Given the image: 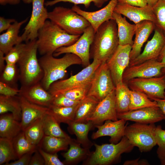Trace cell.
Masks as SVG:
<instances>
[{
	"label": "cell",
	"instance_id": "60",
	"mask_svg": "<svg viewBox=\"0 0 165 165\" xmlns=\"http://www.w3.org/2000/svg\"><path fill=\"white\" fill-rule=\"evenodd\" d=\"M160 160L161 165H165V157Z\"/></svg>",
	"mask_w": 165,
	"mask_h": 165
},
{
	"label": "cell",
	"instance_id": "18",
	"mask_svg": "<svg viewBox=\"0 0 165 165\" xmlns=\"http://www.w3.org/2000/svg\"><path fill=\"white\" fill-rule=\"evenodd\" d=\"M118 0H110L103 8L96 11L89 12L83 10L77 5H74L72 9L86 18L94 28L95 32L103 23L113 19L112 14Z\"/></svg>",
	"mask_w": 165,
	"mask_h": 165
},
{
	"label": "cell",
	"instance_id": "53",
	"mask_svg": "<svg viewBox=\"0 0 165 165\" xmlns=\"http://www.w3.org/2000/svg\"><path fill=\"white\" fill-rule=\"evenodd\" d=\"M146 161H139V159L125 161L123 165H146Z\"/></svg>",
	"mask_w": 165,
	"mask_h": 165
},
{
	"label": "cell",
	"instance_id": "16",
	"mask_svg": "<svg viewBox=\"0 0 165 165\" xmlns=\"http://www.w3.org/2000/svg\"><path fill=\"white\" fill-rule=\"evenodd\" d=\"M152 38L148 41L143 52L134 59L130 61L129 66L142 63L146 61L158 59L165 44L164 32L156 27Z\"/></svg>",
	"mask_w": 165,
	"mask_h": 165
},
{
	"label": "cell",
	"instance_id": "49",
	"mask_svg": "<svg viewBox=\"0 0 165 165\" xmlns=\"http://www.w3.org/2000/svg\"><path fill=\"white\" fill-rule=\"evenodd\" d=\"M45 161L37 149L32 156L29 165H44Z\"/></svg>",
	"mask_w": 165,
	"mask_h": 165
},
{
	"label": "cell",
	"instance_id": "29",
	"mask_svg": "<svg viewBox=\"0 0 165 165\" xmlns=\"http://www.w3.org/2000/svg\"><path fill=\"white\" fill-rule=\"evenodd\" d=\"M72 139L70 137L62 138L44 135L38 147L48 153H57L67 150Z\"/></svg>",
	"mask_w": 165,
	"mask_h": 165
},
{
	"label": "cell",
	"instance_id": "38",
	"mask_svg": "<svg viewBox=\"0 0 165 165\" xmlns=\"http://www.w3.org/2000/svg\"><path fill=\"white\" fill-rule=\"evenodd\" d=\"M18 157L15 153L12 141L0 138V165L7 164Z\"/></svg>",
	"mask_w": 165,
	"mask_h": 165
},
{
	"label": "cell",
	"instance_id": "46",
	"mask_svg": "<svg viewBox=\"0 0 165 165\" xmlns=\"http://www.w3.org/2000/svg\"><path fill=\"white\" fill-rule=\"evenodd\" d=\"M38 150L44 159L45 165H65L59 160L57 153H48L39 147H38Z\"/></svg>",
	"mask_w": 165,
	"mask_h": 165
},
{
	"label": "cell",
	"instance_id": "55",
	"mask_svg": "<svg viewBox=\"0 0 165 165\" xmlns=\"http://www.w3.org/2000/svg\"><path fill=\"white\" fill-rule=\"evenodd\" d=\"M5 54L0 51V72L1 73L4 69L6 65H5Z\"/></svg>",
	"mask_w": 165,
	"mask_h": 165
},
{
	"label": "cell",
	"instance_id": "12",
	"mask_svg": "<svg viewBox=\"0 0 165 165\" xmlns=\"http://www.w3.org/2000/svg\"><path fill=\"white\" fill-rule=\"evenodd\" d=\"M131 90L142 92L152 100L165 98L164 75L148 78H137L127 82Z\"/></svg>",
	"mask_w": 165,
	"mask_h": 165
},
{
	"label": "cell",
	"instance_id": "23",
	"mask_svg": "<svg viewBox=\"0 0 165 165\" xmlns=\"http://www.w3.org/2000/svg\"><path fill=\"white\" fill-rule=\"evenodd\" d=\"M19 97L22 112L20 123L22 130L24 131L29 126L46 114L48 108L32 103L23 97Z\"/></svg>",
	"mask_w": 165,
	"mask_h": 165
},
{
	"label": "cell",
	"instance_id": "26",
	"mask_svg": "<svg viewBox=\"0 0 165 165\" xmlns=\"http://www.w3.org/2000/svg\"><path fill=\"white\" fill-rule=\"evenodd\" d=\"M22 131L20 122L12 114L5 113L0 116V136L11 141Z\"/></svg>",
	"mask_w": 165,
	"mask_h": 165
},
{
	"label": "cell",
	"instance_id": "27",
	"mask_svg": "<svg viewBox=\"0 0 165 165\" xmlns=\"http://www.w3.org/2000/svg\"><path fill=\"white\" fill-rule=\"evenodd\" d=\"M94 127V125L90 121L86 123L73 122L68 125V129L70 133L75 135L77 141L82 146L90 149L94 143L89 139L88 134Z\"/></svg>",
	"mask_w": 165,
	"mask_h": 165
},
{
	"label": "cell",
	"instance_id": "2",
	"mask_svg": "<svg viewBox=\"0 0 165 165\" xmlns=\"http://www.w3.org/2000/svg\"><path fill=\"white\" fill-rule=\"evenodd\" d=\"M80 36L70 34L52 21L46 20L38 32V51L42 56L53 55L58 49L73 44Z\"/></svg>",
	"mask_w": 165,
	"mask_h": 165
},
{
	"label": "cell",
	"instance_id": "56",
	"mask_svg": "<svg viewBox=\"0 0 165 165\" xmlns=\"http://www.w3.org/2000/svg\"><path fill=\"white\" fill-rule=\"evenodd\" d=\"M159 0H146L147 5L152 8Z\"/></svg>",
	"mask_w": 165,
	"mask_h": 165
},
{
	"label": "cell",
	"instance_id": "44",
	"mask_svg": "<svg viewBox=\"0 0 165 165\" xmlns=\"http://www.w3.org/2000/svg\"><path fill=\"white\" fill-rule=\"evenodd\" d=\"M155 133L158 146L157 153L160 160L165 157V130L162 129L161 126L158 125L156 127Z\"/></svg>",
	"mask_w": 165,
	"mask_h": 165
},
{
	"label": "cell",
	"instance_id": "50",
	"mask_svg": "<svg viewBox=\"0 0 165 165\" xmlns=\"http://www.w3.org/2000/svg\"><path fill=\"white\" fill-rule=\"evenodd\" d=\"M16 21L14 19L5 18L3 17H0V33L7 30L12 24Z\"/></svg>",
	"mask_w": 165,
	"mask_h": 165
},
{
	"label": "cell",
	"instance_id": "52",
	"mask_svg": "<svg viewBox=\"0 0 165 165\" xmlns=\"http://www.w3.org/2000/svg\"><path fill=\"white\" fill-rule=\"evenodd\" d=\"M152 100L156 101L158 107L165 116V98L163 99L154 98Z\"/></svg>",
	"mask_w": 165,
	"mask_h": 165
},
{
	"label": "cell",
	"instance_id": "31",
	"mask_svg": "<svg viewBox=\"0 0 165 165\" xmlns=\"http://www.w3.org/2000/svg\"><path fill=\"white\" fill-rule=\"evenodd\" d=\"M10 112L14 118L20 121L21 118V108L20 97L6 96L0 95V114Z\"/></svg>",
	"mask_w": 165,
	"mask_h": 165
},
{
	"label": "cell",
	"instance_id": "48",
	"mask_svg": "<svg viewBox=\"0 0 165 165\" xmlns=\"http://www.w3.org/2000/svg\"><path fill=\"white\" fill-rule=\"evenodd\" d=\"M35 152H31L25 154L18 160L10 163L6 164V165H29L33 154Z\"/></svg>",
	"mask_w": 165,
	"mask_h": 165
},
{
	"label": "cell",
	"instance_id": "51",
	"mask_svg": "<svg viewBox=\"0 0 165 165\" xmlns=\"http://www.w3.org/2000/svg\"><path fill=\"white\" fill-rule=\"evenodd\" d=\"M118 3L140 7L148 5L146 0H118Z\"/></svg>",
	"mask_w": 165,
	"mask_h": 165
},
{
	"label": "cell",
	"instance_id": "39",
	"mask_svg": "<svg viewBox=\"0 0 165 165\" xmlns=\"http://www.w3.org/2000/svg\"><path fill=\"white\" fill-rule=\"evenodd\" d=\"M19 69L16 65L6 64L4 69L0 73V81L17 88V82L19 80Z\"/></svg>",
	"mask_w": 165,
	"mask_h": 165
},
{
	"label": "cell",
	"instance_id": "54",
	"mask_svg": "<svg viewBox=\"0 0 165 165\" xmlns=\"http://www.w3.org/2000/svg\"><path fill=\"white\" fill-rule=\"evenodd\" d=\"M20 0H0V4L5 6L7 4L16 5L19 4Z\"/></svg>",
	"mask_w": 165,
	"mask_h": 165
},
{
	"label": "cell",
	"instance_id": "8",
	"mask_svg": "<svg viewBox=\"0 0 165 165\" xmlns=\"http://www.w3.org/2000/svg\"><path fill=\"white\" fill-rule=\"evenodd\" d=\"M101 64L98 61L93 60L89 65L77 74L67 79L53 83L48 91L54 96L91 82L95 71Z\"/></svg>",
	"mask_w": 165,
	"mask_h": 165
},
{
	"label": "cell",
	"instance_id": "21",
	"mask_svg": "<svg viewBox=\"0 0 165 165\" xmlns=\"http://www.w3.org/2000/svg\"><path fill=\"white\" fill-rule=\"evenodd\" d=\"M18 95L29 102L48 108L51 105L53 96L45 90L40 82L29 86H21Z\"/></svg>",
	"mask_w": 165,
	"mask_h": 165
},
{
	"label": "cell",
	"instance_id": "22",
	"mask_svg": "<svg viewBox=\"0 0 165 165\" xmlns=\"http://www.w3.org/2000/svg\"><path fill=\"white\" fill-rule=\"evenodd\" d=\"M135 24V38L130 53V61L135 59L141 54L143 44L156 27L154 22L147 20L142 21Z\"/></svg>",
	"mask_w": 165,
	"mask_h": 165
},
{
	"label": "cell",
	"instance_id": "34",
	"mask_svg": "<svg viewBox=\"0 0 165 165\" xmlns=\"http://www.w3.org/2000/svg\"><path fill=\"white\" fill-rule=\"evenodd\" d=\"M43 116L36 120L24 131L30 143L37 147L44 135L43 124Z\"/></svg>",
	"mask_w": 165,
	"mask_h": 165
},
{
	"label": "cell",
	"instance_id": "47",
	"mask_svg": "<svg viewBox=\"0 0 165 165\" xmlns=\"http://www.w3.org/2000/svg\"><path fill=\"white\" fill-rule=\"evenodd\" d=\"M20 89L12 87L0 81V95L6 96H14L18 95Z\"/></svg>",
	"mask_w": 165,
	"mask_h": 165
},
{
	"label": "cell",
	"instance_id": "45",
	"mask_svg": "<svg viewBox=\"0 0 165 165\" xmlns=\"http://www.w3.org/2000/svg\"><path fill=\"white\" fill-rule=\"evenodd\" d=\"M80 101L72 100L59 94L53 96L51 105L60 107H71L78 104Z\"/></svg>",
	"mask_w": 165,
	"mask_h": 165
},
{
	"label": "cell",
	"instance_id": "9",
	"mask_svg": "<svg viewBox=\"0 0 165 165\" xmlns=\"http://www.w3.org/2000/svg\"><path fill=\"white\" fill-rule=\"evenodd\" d=\"M115 89L107 63H103L95 72L87 96L92 97L99 102Z\"/></svg>",
	"mask_w": 165,
	"mask_h": 165
},
{
	"label": "cell",
	"instance_id": "37",
	"mask_svg": "<svg viewBox=\"0 0 165 165\" xmlns=\"http://www.w3.org/2000/svg\"><path fill=\"white\" fill-rule=\"evenodd\" d=\"M12 142L18 159L26 153L35 152L38 148L37 146L32 145L28 141L23 130L14 138Z\"/></svg>",
	"mask_w": 165,
	"mask_h": 165
},
{
	"label": "cell",
	"instance_id": "7",
	"mask_svg": "<svg viewBox=\"0 0 165 165\" xmlns=\"http://www.w3.org/2000/svg\"><path fill=\"white\" fill-rule=\"evenodd\" d=\"M156 127L154 123L135 122L126 126L124 136L134 147H138L141 152H149L157 145Z\"/></svg>",
	"mask_w": 165,
	"mask_h": 165
},
{
	"label": "cell",
	"instance_id": "28",
	"mask_svg": "<svg viewBox=\"0 0 165 165\" xmlns=\"http://www.w3.org/2000/svg\"><path fill=\"white\" fill-rule=\"evenodd\" d=\"M81 146L76 139H72L67 152L61 153L64 164H75L87 158L90 152V149Z\"/></svg>",
	"mask_w": 165,
	"mask_h": 165
},
{
	"label": "cell",
	"instance_id": "5",
	"mask_svg": "<svg viewBox=\"0 0 165 165\" xmlns=\"http://www.w3.org/2000/svg\"><path fill=\"white\" fill-rule=\"evenodd\" d=\"M95 149L90 152L83 165H108L118 161L121 155L130 152L134 146L128 139L123 136L116 144L111 143L98 145L94 144Z\"/></svg>",
	"mask_w": 165,
	"mask_h": 165
},
{
	"label": "cell",
	"instance_id": "15",
	"mask_svg": "<svg viewBox=\"0 0 165 165\" xmlns=\"http://www.w3.org/2000/svg\"><path fill=\"white\" fill-rule=\"evenodd\" d=\"M116 100L115 90L108 94L102 100L99 102L94 112L88 119L94 125H101L108 120L116 121L117 116Z\"/></svg>",
	"mask_w": 165,
	"mask_h": 165
},
{
	"label": "cell",
	"instance_id": "24",
	"mask_svg": "<svg viewBox=\"0 0 165 165\" xmlns=\"http://www.w3.org/2000/svg\"><path fill=\"white\" fill-rule=\"evenodd\" d=\"M28 20V18H27L20 22L16 21L5 32L0 35V51L5 54L15 45L22 43L20 36L19 35L20 29Z\"/></svg>",
	"mask_w": 165,
	"mask_h": 165
},
{
	"label": "cell",
	"instance_id": "61",
	"mask_svg": "<svg viewBox=\"0 0 165 165\" xmlns=\"http://www.w3.org/2000/svg\"><path fill=\"white\" fill-rule=\"evenodd\" d=\"M164 80H165V74H164Z\"/></svg>",
	"mask_w": 165,
	"mask_h": 165
},
{
	"label": "cell",
	"instance_id": "40",
	"mask_svg": "<svg viewBox=\"0 0 165 165\" xmlns=\"http://www.w3.org/2000/svg\"><path fill=\"white\" fill-rule=\"evenodd\" d=\"M91 83V82L84 85L67 90L59 94H62L72 100L80 101L87 96Z\"/></svg>",
	"mask_w": 165,
	"mask_h": 165
},
{
	"label": "cell",
	"instance_id": "32",
	"mask_svg": "<svg viewBox=\"0 0 165 165\" xmlns=\"http://www.w3.org/2000/svg\"><path fill=\"white\" fill-rule=\"evenodd\" d=\"M130 92V89L123 82L116 86V105L117 114L129 111Z\"/></svg>",
	"mask_w": 165,
	"mask_h": 165
},
{
	"label": "cell",
	"instance_id": "33",
	"mask_svg": "<svg viewBox=\"0 0 165 165\" xmlns=\"http://www.w3.org/2000/svg\"><path fill=\"white\" fill-rule=\"evenodd\" d=\"M79 104L69 107L51 105L48 108L47 113L53 116L59 123H64L68 125L74 121L75 112Z\"/></svg>",
	"mask_w": 165,
	"mask_h": 165
},
{
	"label": "cell",
	"instance_id": "36",
	"mask_svg": "<svg viewBox=\"0 0 165 165\" xmlns=\"http://www.w3.org/2000/svg\"><path fill=\"white\" fill-rule=\"evenodd\" d=\"M43 124L44 135L62 138L70 137L61 128L60 123L47 113L43 117Z\"/></svg>",
	"mask_w": 165,
	"mask_h": 165
},
{
	"label": "cell",
	"instance_id": "59",
	"mask_svg": "<svg viewBox=\"0 0 165 165\" xmlns=\"http://www.w3.org/2000/svg\"><path fill=\"white\" fill-rule=\"evenodd\" d=\"M25 4H29L32 3V0H21Z\"/></svg>",
	"mask_w": 165,
	"mask_h": 165
},
{
	"label": "cell",
	"instance_id": "35",
	"mask_svg": "<svg viewBox=\"0 0 165 165\" xmlns=\"http://www.w3.org/2000/svg\"><path fill=\"white\" fill-rule=\"evenodd\" d=\"M157 106H158L156 101L151 100L145 94L130 90L129 111Z\"/></svg>",
	"mask_w": 165,
	"mask_h": 165
},
{
	"label": "cell",
	"instance_id": "4",
	"mask_svg": "<svg viewBox=\"0 0 165 165\" xmlns=\"http://www.w3.org/2000/svg\"><path fill=\"white\" fill-rule=\"evenodd\" d=\"M37 39L26 43L25 48L17 63L21 86H29L40 82L43 77V72L37 56Z\"/></svg>",
	"mask_w": 165,
	"mask_h": 165
},
{
	"label": "cell",
	"instance_id": "19",
	"mask_svg": "<svg viewBox=\"0 0 165 165\" xmlns=\"http://www.w3.org/2000/svg\"><path fill=\"white\" fill-rule=\"evenodd\" d=\"M127 121L119 119L113 121L108 120L105 123L101 125H96L95 127L97 130L92 134L91 138L96 139L101 137L109 136L110 137L109 141L110 143L116 144L124 136L125 128L127 124Z\"/></svg>",
	"mask_w": 165,
	"mask_h": 165
},
{
	"label": "cell",
	"instance_id": "25",
	"mask_svg": "<svg viewBox=\"0 0 165 165\" xmlns=\"http://www.w3.org/2000/svg\"><path fill=\"white\" fill-rule=\"evenodd\" d=\"M112 16L117 25L119 45L132 46L134 43L133 38L136 30V24L130 23L125 16L123 17L121 14L114 11Z\"/></svg>",
	"mask_w": 165,
	"mask_h": 165
},
{
	"label": "cell",
	"instance_id": "20",
	"mask_svg": "<svg viewBox=\"0 0 165 165\" xmlns=\"http://www.w3.org/2000/svg\"><path fill=\"white\" fill-rule=\"evenodd\" d=\"M114 11L127 17L135 24L145 20L152 21L155 24L156 22L152 8L148 5L140 7L118 3Z\"/></svg>",
	"mask_w": 165,
	"mask_h": 165
},
{
	"label": "cell",
	"instance_id": "3",
	"mask_svg": "<svg viewBox=\"0 0 165 165\" xmlns=\"http://www.w3.org/2000/svg\"><path fill=\"white\" fill-rule=\"evenodd\" d=\"M38 61L44 73L40 83L47 91L53 83L64 77L68 67L82 64L80 58L72 53H65L60 58H56L53 55H44L39 59Z\"/></svg>",
	"mask_w": 165,
	"mask_h": 165
},
{
	"label": "cell",
	"instance_id": "14",
	"mask_svg": "<svg viewBox=\"0 0 165 165\" xmlns=\"http://www.w3.org/2000/svg\"><path fill=\"white\" fill-rule=\"evenodd\" d=\"M165 64L157 59H152L137 65L129 66L123 76V82L126 83L135 78H148L161 76Z\"/></svg>",
	"mask_w": 165,
	"mask_h": 165
},
{
	"label": "cell",
	"instance_id": "11",
	"mask_svg": "<svg viewBox=\"0 0 165 165\" xmlns=\"http://www.w3.org/2000/svg\"><path fill=\"white\" fill-rule=\"evenodd\" d=\"M45 0H32V10L29 20L20 36L22 42H27L37 38L39 31L48 19Z\"/></svg>",
	"mask_w": 165,
	"mask_h": 165
},
{
	"label": "cell",
	"instance_id": "1",
	"mask_svg": "<svg viewBox=\"0 0 165 165\" xmlns=\"http://www.w3.org/2000/svg\"><path fill=\"white\" fill-rule=\"evenodd\" d=\"M119 44L117 27L114 19L105 22L95 32L90 50V58L101 63L106 62Z\"/></svg>",
	"mask_w": 165,
	"mask_h": 165
},
{
	"label": "cell",
	"instance_id": "17",
	"mask_svg": "<svg viewBox=\"0 0 165 165\" xmlns=\"http://www.w3.org/2000/svg\"><path fill=\"white\" fill-rule=\"evenodd\" d=\"M118 119H123L143 124H153L165 119L158 106L149 107L117 114Z\"/></svg>",
	"mask_w": 165,
	"mask_h": 165
},
{
	"label": "cell",
	"instance_id": "6",
	"mask_svg": "<svg viewBox=\"0 0 165 165\" xmlns=\"http://www.w3.org/2000/svg\"><path fill=\"white\" fill-rule=\"evenodd\" d=\"M48 19L68 33L81 35L90 25L84 17L72 9L58 6L48 12Z\"/></svg>",
	"mask_w": 165,
	"mask_h": 165
},
{
	"label": "cell",
	"instance_id": "58",
	"mask_svg": "<svg viewBox=\"0 0 165 165\" xmlns=\"http://www.w3.org/2000/svg\"><path fill=\"white\" fill-rule=\"evenodd\" d=\"M162 63L165 64V66L162 70V72L163 75L165 74V56H164L161 59V61Z\"/></svg>",
	"mask_w": 165,
	"mask_h": 165
},
{
	"label": "cell",
	"instance_id": "10",
	"mask_svg": "<svg viewBox=\"0 0 165 165\" xmlns=\"http://www.w3.org/2000/svg\"><path fill=\"white\" fill-rule=\"evenodd\" d=\"M95 33L94 28L90 25L75 43L70 46L58 49L53 54V56L56 57L64 53H73L80 58L83 67L87 66L90 64V50Z\"/></svg>",
	"mask_w": 165,
	"mask_h": 165
},
{
	"label": "cell",
	"instance_id": "42",
	"mask_svg": "<svg viewBox=\"0 0 165 165\" xmlns=\"http://www.w3.org/2000/svg\"><path fill=\"white\" fill-rule=\"evenodd\" d=\"M108 0H53L47 1L45 3L46 6H51L60 2H68L74 5H83L86 8H88L91 3H93L96 7L100 8Z\"/></svg>",
	"mask_w": 165,
	"mask_h": 165
},
{
	"label": "cell",
	"instance_id": "30",
	"mask_svg": "<svg viewBox=\"0 0 165 165\" xmlns=\"http://www.w3.org/2000/svg\"><path fill=\"white\" fill-rule=\"evenodd\" d=\"M98 102L94 97L87 96L79 103L73 122H87L88 119L93 113Z\"/></svg>",
	"mask_w": 165,
	"mask_h": 165
},
{
	"label": "cell",
	"instance_id": "57",
	"mask_svg": "<svg viewBox=\"0 0 165 165\" xmlns=\"http://www.w3.org/2000/svg\"><path fill=\"white\" fill-rule=\"evenodd\" d=\"M165 35V32H164ZM165 56V44L161 51L160 55L158 58V60L160 61L162 58Z\"/></svg>",
	"mask_w": 165,
	"mask_h": 165
},
{
	"label": "cell",
	"instance_id": "13",
	"mask_svg": "<svg viewBox=\"0 0 165 165\" xmlns=\"http://www.w3.org/2000/svg\"><path fill=\"white\" fill-rule=\"evenodd\" d=\"M131 46L129 45H119L114 53L106 62L115 86L123 82V74L129 66Z\"/></svg>",
	"mask_w": 165,
	"mask_h": 165
},
{
	"label": "cell",
	"instance_id": "41",
	"mask_svg": "<svg viewBox=\"0 0 165 165\" xmlns=\"http://www.w3.org/2000/svg\"><path fill=\"white\" fill-rule=\"evenodd\" d=\"M152 9L156 18V26L165 32V0H159Z\"/></svg>",
	"mask_w": 165,
	"mask_h": 165
},
{
	"label": "cell",
	"instance_id": "43",
	"mask_svg": "<svg viewBox=\"0 0 165 165\" xmlns=\"http://www.w3.org/2000/svg\"><path fill=\"white\" fill-rule=\"evenodd\" d=\"M26 43H20L14 46L5 55V59L6 64H16L18 61Z\"/></svg>",
	"mask_w": 165,
	"mask_h": 165
}]
</instances>
